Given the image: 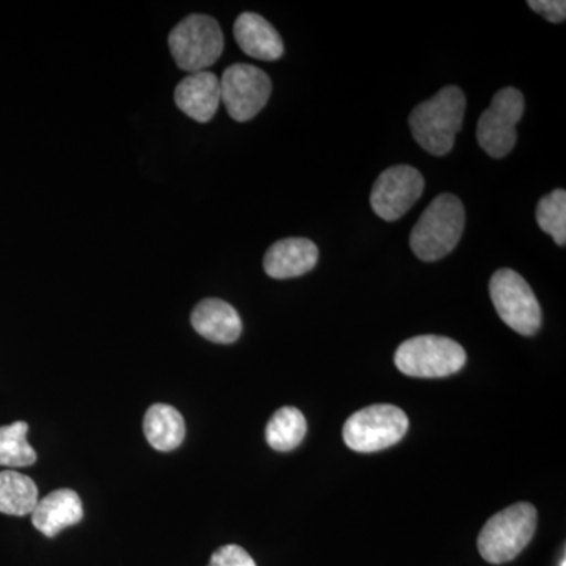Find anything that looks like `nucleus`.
<instances>
[{
	"mask_svg": "<svg viewBox=\"0 0 566 566\" xmlns=\"http://www.w3.org/2000/svg\"><path fill=\"white\" fill-rule=\"evenodd\" d=\"M144 431L153 449L170 452L178 449L185 439V419L174 406L153 405L145 415Z\"/></svg>",
	"mask_w": 566,
	"mask_h": 566,
	"instance_id": "nucleus-16",
	"label": "nucleus"
},
{
	"mask_svg": "<svg viewBox=\"0 0 566 566\" xmlns=\"http://www.w3.org/2000/svg\"><path fill=\"white\" fill-rule=\"evenodd\" d=\"M524 115V96L517 88L506 87L495 93L490 107L476 125V140L491 158H505L515 148L516 125Z\"/></svg>",
	"mask_w": 566,
	"mask_h": 566,
	"instance_id": "nucleus-8",
	"label": "nucleus"
},
{
	"mask_svg": "<svg viewBox=\"0 0 566 566\" xmlns=\"http://www.w3.org/2000/svg\"><path fill=\"white\" fill-rule=\"evenodd\" d=\"M495 312L506 326L521 335H535L542 327V307L531 285L513 270L495 271L490 281Z\"/></svg>",
	"mask_w": 566,
	"mask_h": 566,
	"instance_id": "nucleus-7",
	"label": "nucleus"
},
{
	"mask_svg": "<svg viewBox=\"0 0 566 566\" xmlns=\"http://www.w3.org/2000/svg\"><path fill=\"white\" fill-rule=\"evenodd\" d=\"M536 531V510L528 502H520L491 517L480 532L476 546L488 564L512 562L526 549Z\"/></svg>",
	"mask_w": 566,
	"mask_h": 566,
	"instance_id": "nucleus-3",
	"label": "nucleus"
},
{
	"mask_svg": "<svg viewBox=\"0 0 566 566\" xmlns=\"http://www.w3.org/2000/svg\"><path fill=\"white\" fill-rule=\"evenodd\" d=\"M221 102L230 117L237 122H249L266 106L273 84L263 70L245 63H237L223 71Z\"/></svg>",
	"mask_w": 566,
	"mask_h": 566,
	"instance_id": "nucleus-9",
	"label": "nucleus"
},
{
	"mask_svg": "<svg viewBox=\"0 0 566 566\" xmlns=\"http://www.w3.org/2000/svg\"><path fill=\"white\" fill-rule=\"evenodd\" d=\"M527 6L536 13L545 17L547 21L554 24L565 22L566 2L565 0H528Z\"/></svg>",
	"mask_w": 566,
	"mask_h": 566,
	"instance_id": "nucleus-22",
	"label": "nucleus"
},
{
	"mask_svg": "<svg viewBox=\"0 0 566 566\" xmlns=\"http://www.w3.org/2000/svg\"><path fill=\"white\" fill-rule=\"evenodd\" d=\"M234 40L249 57L273 62L283 55V41L279 32L263 17L243 13L233 28Z\"/></svg>",
	"mask_w": 566,
	"mask_h": 566,
	"instance_id": "nucleus-15",
	"label": "nucleus"
},
{
	"mask_svg": "<svg viewBox=\"0 0 566 566\" xmlns=\"http://www.w3.org/2000/svg\"><path fill=\"white\" fill-rule=\"evenodd\" d=\"M170 52L181 70L199 73L214 65L223 51V33L218 21L205 14L185 18L170 32Z\"/></svg>",
	"mask_w": 566,
	"mask_h": 566,
	"instance_id": "nucleus-6",
	"label": "nucleus"
},
{
	"mask_svg": "<svg viewBox=\"0 0 566 566\" xmlns=\"http://www.w3.org/2000/svg\"><path fill=\"white\" fill-rule=\"evenodd\" d=\"M408 428V416L397 406H368L346 420L344 441L354 452H379L400 442Z\"/></svg>",
	"mask_w": 566,
	"mask_h": 566,
	"instance_id": "nucleus-5",
	"label": "nucleus"
},
{
	"mask_svg": "<svg viewBox=\"0 0 566 566\" xmlns=\"http://www.w3.org/2000/svg\"><path fill=\"white\" fill-rule=\"evenodd\" d=\"M82 516L84 510L80 495L63 488L39 499L32 512V524L41 534L52 538L61 534L63 528L80 523Z\"/></svg>",
	"mask_w": 566,
	"mask_h": 566,
	"instance_id": "nucleus-14",
	"label": "nucleus"
},
{
	"mask_svg": "<svg viewBox=\"0 0 566 566\" xmlns=\"http://www.w3.org/2000/svg\"><path fill=\"white\" fill-rule=\"evenodd\" d=\"M465 222L463 203L453 193H441L420 216L409 245L422 262H438L460 243Z\"/></svg>",
	"mask_w": 566,
	"mask_h": 566,
	"instance_id": "nucleus-2",
	"label": "nucleus"
},
{
	"mask_svg": "<svg viewBox=\"0 0 566 566\" xmlns=\"http://www.w3.org/2000/svg\"><path fill=\"white\" fill-rule=\"evenodd\" d=\"M305 433H307V422L303 412L285 406L275 411L268 422L266 442L277 452H290L304 441Z\"/></svg>",
	"mask_w": 566,
	"mask_h": 566,
	"instance_id": "nucleus-18",
	"label": "nucleus"
},
{
	"mask_svg": "<svg viewBox=\"0 0 566 566\" xmlns=\"http://www.w3.org/2000/svg\"><path fill=\"white\" fill-rule=\"evenodd\" d=\"M465 359L463 346L442 335H417L395 353L398 370L412 378H446L458 374Z\"/></svg>",
	"mask_w": 566,
	"mask_h": 566,
	"instance_id": "nucleus-4",
	"label": "nucleus"
},
{
	"mask_svg": "<svg viewBox=\"0 0 566 566\" xmlns=\"http://www.w3.org/2000/svg\"><path fill=\"white\" fill-rule=\"evenodd\" d=\"M318 248L307 238H286L268 249L263 266L273 279H293L311 273L318 263Z\"/></svg>",
	"mask_w": 566,
	"mask_h": 566,
	"instance_id": "nucleus-12",
	"label": "nucleus"
},
{
	"mask_svg": "<svg viewBox=\"0 0 566 566\" xmlns=\"http://www.w3.org/2000/svg\"><path fill=\"white\" fill-rule=\"evenodd\" d=\"M29 424L14 422L0 427V465L28 468L36 461L35 450L28 442Z\"/></svg>",
	"mask_w": 566,
	"mask_h": 566,
	"instance_id": "nucleus-19",
	"label": "nucleus"
},
{
	"mask_svg": "<svg viewBox=\"0 0 566 566\" xmlns=\"http://www.w3.org/2000/svg\"><path fill=\"white\" fill-rule=\"evenodd\" d=\"M424 180L415 167L394 166L379 175L370 193L376 216L387 222L398 221L422 197Z\"/></svg>",
	"mask_w": 566,
	"mask_h": 566,
	"instance_id": "nucleus-10",
	"label": "nucleus"
},
{
	"mask_svg": "<svg viewBox=\"0 0 566 566\" xmlns=\"http://www.w3.org/2000/svg\"><path fill=\"white\" fill-rule=\"evenodd\" d=\"M39 488L31 476L17 471L0 472V513L25 516L39 502Z\"/></svg>",
	"mask_w": 566,
	"mask_h": 566,
	"instance_id": "nucleus-17",
	"label": "nucleus"
},
{
	"mask_svg": "<svg viewBox=\"0 0 566 566\" xmlns=\"http://www.w3.org/2000/svg\"><path fill=\"white\" fill-rule=\"evenodd\" d=\"M536 222L543 232L551 234L558 245L566 243V192L556 189L536 205Z\"/></svg>",
	"mask_w": 566,
	"mask_h": 566,
	"instance_id": "nucleus-20",
	"label": "nucleus"
},
{
	"mask_svg": "<svg viewBox=\"0 0 566 566\" xmlns=\"http://www.w3.org/2000/svg\"><path fill=\"white\" fill-rule=\"evenodd\" d=\"M191 322L193 329L212 344H233L243 331L240 315L232 305L214 297L196 305Z\"/></svg>",
	"mask_w": 566,
	"mask_h": 566,
	"instance_id": "nucleus-13",
	"label": "nucleus"
},
{
	"mask_svg": "<svg viewBox=\"0 0 566 566\" xmlns=\"http://www.w3.org/2000/svg\"><path fill=\"white\" fill-rule=\"evenodd\" d=\"M208 566H256V564L243 547L227 545L212 553Z\"/></svg>",
	"mask_w": 566,
	"mask_h": 566,
	"instance_id": "nucleus-21",
	"label": "nucleus"
},
{
	"mask_svg": "<svg viewBox=\"0 0 566 566\" xmlns=\"http://www.w3.org/2000/svg\"><path fill=\"white\" fill-rule=\"evenodd\" d=\"M565 562H566V560H565V556H564V557H562L560 565H558V566H565V565H566V564H565Z\"/></svg>",
	"mask_w": 566,
	"mask_h": 566,
	"instance_id": "nucleus-23",
	"label": "nucleus"
},
{
	"mask_svg": "<svg viewBox=\"0 0 566 566\" xmlns=\"http://www.w3.org/2000/svg\"><path fill=\"white\" fill-rule=\"evenodd\" d=\"M465 112V96L455 85L442 88L420 103L409 115V128L417 144L433 156H446L455 145Z\"/></svg>",
	"mask_w": 566,
	"mask_h": 566,
	"instance_id": "nucleus-1",
	"label": "nucleus"
},
{
	"mask_svg": "<svg viewBox=\"0 0 566 566\" xmlns=\"http://www.w3.org/2000/svg\"><path fill=\"white\" fill-rule=\"evenodd\" d=\"M175 103L192 120L210 122L221 104V82L210 71L192 73L175 88Z\"/></svg>",
	"mask_w": 566,
	"mask_h": 566,
	"instance_id": "nucleus-11",
	"label": "nucleus"
}]
</instances>
